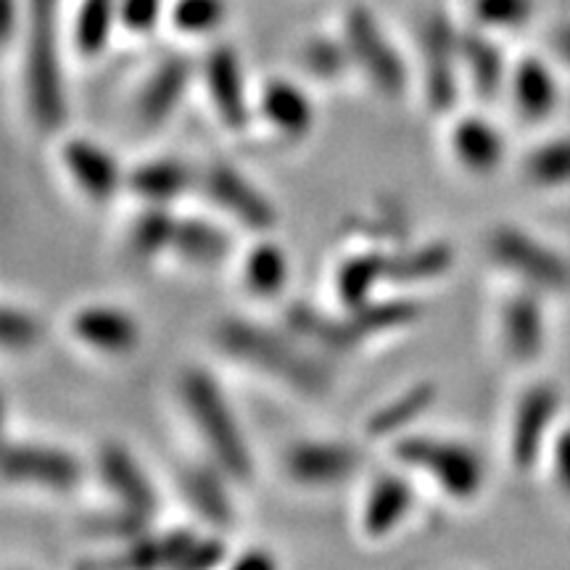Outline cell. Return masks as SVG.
Segmentation results:
<instances>
[{"label":"cell","mask_w":570,"mask_h":570,"mask_svg":"<svg viewBox=\"0 0 570 570\" xmlns=\"http://www.w3.org/2000/svg\"><path fill=\"white\" fill-rule=\"evenodd\" d=\"M24 27V0H0V38L9 48L21 38Z\"/></svg>","instance_id":"cell-43"},{"label":"cell","mask_w":570,"mask_h":570,"mask_svg":"<svg viewBox=\"0 0 570 570\" xmlns=\"http://www.w3.org/2000/svg\"><path fill=\"white\" fill-rule=\"evenodd\" d=\"M63 173L92 204H109L127 188V175L117 156L90 138H69L61 146Z\"/></svg>","instance_id":"cell-13"},{"label":"cell","mask_w":570,"mask_h":570,"mask_svg":"<svg viewBox=\"0 0 570 570\" xmlns=\"http://www.w3.org/2000/svg\"><path fill=\"white\" fill-rule=\"evenodd\" d=\"M24 101L40 130H59L67 122L59 51V0H24Z\"/></svg>","instance_id":"cell-2"},{"label":"cell","mask_w":570,"mask_h":570,"mask_svg":"<svg viewBox=\"0 0 570 570\" xmlns=\"http://www.w3.org/2000/svg\"><path fill=\"white\" fill-rule=\"evenodd\" d=\"M202 80L219 122L230 132H244L252 122V101H248L246 75L235 48L217 46L206 53Z\"/></svg>","instance_id":"cell-12"},{"label":"cell","mask_w":570,"mask_h":570,"mask_svg":"<svg viewBox=\"0 0 570 570\" xmlns=\"http://www.w3.org/2000/svg\"><path fill=\"white\" fill-rule=\"evenodd\" d=\"M119 27V0H80L71 19V42L85 59L101 56Z\"/></svg>","instance_id":"cell-30"},{"label":"cell","mask_w":570,"mask_h":570,"mask_svg":"<svg viewBox=\"0 0 570 570\" xmlns=\"http://www.w3.org/2000/svg\"><path fill=\"white\" fill-rule=\"evenodd\" d=\"M122 566L140 568V570L167 568L169 560H167V547H164V537H151V533L146 531L142 537L127 541Z\"/></svg>","instance_id":"cell-41"},{"label":"cell","mask_w":570,"mask_h":570,"mask_svg":"<svg viewBox=\"0 0 570 570\" xmlns=\"http://www.w3.org/2000/svg\"><path fill=\"white\" fill-rule=\"evenodd\" d=\"M275 566V558H269L265 550H248L240 558L233 560L235 570H269Z\"/></svg>","instance_id":"cell-45"},{"label":"cell","mask_w":570,"mask_h":570,"mask_svg":"<svg viewBox=\"0 0 570 570\" xmlns=\"http://www.w3.org/2000/svg\"><path fill=\"white\" fill-rule=\"evenodd\" d=\"M202 188L217 209H223L227 217H233L235 223L248 227V230L267 233L277 223L273 202L233 164H209L202 175Z\"/></svg>","instance_id":"cell-9"},{"label":"cell","mask_w":570,"mask_h":570,"mask_svg":"<svg viewBox=\"0 0 570 570\" xmlns=\"http://www.w3.org/2000/svg\"><path fill=\"white\" fill-rule=\"evenodd\" d=\"M389 281V256L383 252H360L341 262L336 273V296L346 312L360 309L375 298V291Z\"/></svg>","instance_id":"cell-27"},{"label":"cell","mask_w":570,"mask_h":570,"mask_svg":"<svg viewBox=\"0 0 570 570\" xmlns=\"http://www.w3.org/2000/svg\"><path fill=\"white\" fill-rule=\"evenodd\" d=\"M344 40L352 53V63L373 90L383 98H399L410 85V69L399 53L394 40L383 30L381 21L367 6H352L344 17Z\"/></svg>","instance_id":"cell-5"},{"label":"cell","mask_w":570,"mask_h":570,"mask_svg":"<svg viewBox=\"0 0 570 570\" xmlns=\"http://www.w3.org/2000/svg\"><path fill=\"white\" fill-rule=\"evenodd\" d=\"M499 336H502L504 352L515 362H523V365H529V362L544 352V309H541V302L533 294V288L510 296L502 304V312H499Z\"/></svg>","instance_id":"cell-17"},{"label":"cell","mask_w":570,"mask_h":570,"mask_svg":"<svg viewBox=\"0 0 570 570\" xmlns=\"http://www.w3.org/2000/svg\"><path fill=\"white\" fill-rule=\"evenodd\" d=\"M164 17V0H119V27L132 35H151Z\"/></svg>","instance_id":"cell-40"},{"label":"cell","mask_w":570,"mask_h":570,"mask_svg":"<svg viewBox=\"0 0 570 570\" xmlns=\"http://www.w3.org/2000/svg\"><path fill=\"white\" fill-rule=\"evenodd\" d=\"M523 175L539 188L570 185V135L539 142L523 159Z\"/></svg>","instance_id":"cell-34"},{"label":"cell","mask_w":570,"mask_h":570,"mask_svg":"<svg viewBox=\"0 0 570 570\" xmlns=\"http://www.w3.org/2000/svg\"><path fill=\"white\" fill-rule=\"evenodd\" d=\"M190 82H194V61L185 59V56L164 59L146 77V82L138 90V98H135V111H138L140 122L146 127L167 122L180 109Z\"/></svg>","instance_id":"cell-16"},{"label":"cell","mask_w":570,"mask_h":570,"mask_svg":"<svg viewBox=\"0 0 570 570\" xmlns=\"http://www.w3.org/2000/svg\"><path fill=\"white\" fill-rule=\"evenodd\" d=\"M285 325L304 338L306 344H315L323 352H352L362 344L360 331H356L352 312L344 309V315H327L323 309H315L312 304H294L285 317Z\"/></svg>","instance_id":"cell-25"},{"label":"cell","mask_w":570,"mask_h":570,"mask_svg":"<svg viewBox=\"0 0 570 570\" xmlns=\"http://www.w3.org/2000/svg\"><path fill=\"white\" fill-rule=\"evenodd\" d=\"M302 61L306 71L317 80H336L348 67H354L344 35L341 38H325V35L312 38L304 46Z\"/></svg>","instance_id":"cell-37"},{"label":"cell","mask_w":570,"mask_h":570,"mask_svg":"<svg viewBox=\"0 0 570 570\" xmlns=\"http://www.w3.org/2000/svg\"><path fill=\"white\" fill-rule=\"evenodd\" d=\"M225 541L219 537H198L194 550L188 552V558H185L183 568H190V570H206V568H214L219 566V562L225 560Z\"/></svg>","instance_id":"cell-42"},{"label":"cell","mask_w":570,"mask_h":570,"mask_svg":"<svg viewBox=\"0 0 570 570\" xmlns=\"http://www.w3.org/2000/svg\"><path fill=\"white\" fill-rule=\"evenodd\" d=\"M449 142H452V154L460 167L473 175H494L508 156L504 135L481 114H468L458 119Z\"/></svg>","instance_id":"cell-19"},{"label":"cell","mask_w":570,"mask_h":570,"mask_svg":"<svg viewBox=\"0 0 570 570\" xmlns=\"http://www.w3.org/2000/svg\"><path fill=\"white\" fill-rule=\"evenodd\" d=\"M180 399L204 446L209 449L212 462H217L233 481L252 479L254 458L248 452L244 428L217 377L202 367L185 370L180 377Z\"/></svg>","instance_id":"cell-3"},{"label":"cell","mask_w":570,"mask_h":570,"mask_svg":"<svg viewBox=\"0 0 570 570\" xmlns=\"http://www.w3.org/2000/svg\"><path fill=\"white\" fill-rule=\"evenodd\" d=\"M552 48L562 61L570 63V24H562L552 32Z\"/></svg>","instance_id":"cell-46"},{"label":"cell","mask_w":570,"mask_h":570,"mask_svg":"<svg viewBox=\"0 0 570 570\" xmlns=\"http://www.w3.org/2000/svg\"><path fill=\"white\" fill-rule=\"evenodd\" d=\"M40 336L42 327L32 312L13 304L3 306V312H0V344L6 352H27V348L38 346Z\"/></svg>","instance_id":"cell-38"},{"label":"cell","mask_w":570,"mask_h":570,"mask_svg":"<svg viewBox=\"0 0 570 570\" xmlns=\"http://www.w3.org/2000/svg\"><path fill=\"white\" fill-rule=\"evenodd\" d=\"M233 252V238L223 225L206 217H177L173 254L190 267H219Z\"/></svg>","instance_id":"cell-26"},{"label":"cell","mask_w":570,"mask_h":570,"mask_svg":"<svg viewBox=\"0 0 570 570\" xmlns=\"http://www.w3.org/2000/svg\"><path fill=\"white\" fill-rule=\"evenodd\" d=\"M354 325L362 341L383 336V333L402 331L420 320V304L412 298H383V302H370L360 309H352Z\"/></svg>","instance_id":"cell-33"},{"label":"cell","mask_w":570,"mask_h":570,"mask_svg":"<svg viewBox=\"0 0 570 570\" xmlns=\"http://www.w3.org/2000/svg\"><path fill=\"white\" fill-rule=\"evenodd\" d=\"M244 285L256 298H277L288 288L291 259L275 240H259L244 256Z\"/></svg>","instance_id":"cell-29"},{"label":"cell","mask_w":570,"mask_h":570,"mask_svg":"<svg viewBox=\"0 0 570 570\" xmlns=\"http://www.w3.org/2000/svg\"><path fill=\"white\" fill-rule=\"evenodd\" d=\"M510 96L515 111L525 122H544L550 119L560 104L558 77L537 56H525L510 71Z\"/></svg>","instance_id":"cell-21"},{"label":"cell","mask_w":570,"mask_h":570,"mask_svg":"<svg viewBox=\"0 0 570 570\" xmlns=\"http://www.w3.org/2000/svg\"><path fill=\"white\" fill-rule=\"evenodd\" d=\"M436 386L433 383H415L404 394L391 399L389 404L377 407L367 417V436L373 439H399L407 433V428L425 415L436 402Z\"/></svg>","instance_id":"cell-28"},{"label":"cell","mask_w":570,"mask_h":570,"mask_svg":"<svg viewBox=\"0 0 570 570\" xmlns=\"http://www.w3.org/2000/svg\"><path fill=\"white\" fill-rule=\"evenodd\" d=\"M177 217L169 206H146L130 227L127 235V248L130 256L140 262H151L161 254H173Z\"/></svg>","instance_id":"cell-31"},{"label":"cell","mask_w":570,"mask_h":570,"mask_svg":"<svg viewBox=\"0 0 570 570\" xmlns=\"http://www.w3.org/2000/svg\"><path fill=\"white\" fill-rule=\"evenodd\" d=\"M552 470L560 489L570 494V428H562L552 436Z\"/></svg>","instance_id":"cell-44"},{"label":"cell","mask_w":570,"mask_h":570,"mask_svg":"<svg viewBox=\"0 0 570 570\" xmlns=\"http://www.w3.org/2000/svg\"><path fill=\"white\" fill-rule=\"evenodd\" d=\"M285 473L306 489H331L360 470V452L346 441H296L285 452Z\"/></svg>","instance_id":"cell-11"},{"label":"cell","mask_w":570,"mask_h":570,"mask_svg":"<svg viewBox=\"0 0 570 570\" xmlns=\"http://www.w3.org/2000/svg\"><path fill=\"white\" fill-rule=\"evenodd\" d=\"M190 167L173 156L140 161L127 173V190L146 206H169L183 198L194 185Z\"/></svg>","instance_id":"cell-24"},{"label":"cell","mask_w":570,"mask_h":570,"mask_svg":"<svg viewBox=\"0 0 570 570\" xmlns=\"http://www.w3.org/2000/svg\"><path fill=\"white\" fill-rule=\"evenodd\" d=\"M71 333L82 346L106 356L132 354L142 341L138 320L114 304H88L77 309Z\"/></svg>","instance_id":"cell-14"},{"label":"cell","mask_w":570,"mask_h":570,"mask_svg":"<svg viewBox=\"0 0 570 570\" xmlns=\"http://www.w3.org/2000/svg\"><path fill=\"white\" fill-rule=\"evenodd\" d=\"M217 346L240 365L259 370L262 375L275 377L283 386L306 396H320L331 389V365L306 346L294 331L252 323V320L230 317L217 325Z\"/></svg>","instance_id":"cell-1"},{"label":"cell","mask_w":570,"mask_h":570,"mask_svg":"<svg viewBox=\"0 0 570 570\" xmlns=\"http://www.w3.org/2000/svg\"><path fill=\"white\" fill-rule=\"evenodd\" d=\"M227 481H233L217 462L209 465H194L183 473L180 489L185 502L194 508V512L209 525L225 529L233 523L235 518V504L227 489Z\"/></svg>","instance_id":"cell-23"},{"label":"cell","mask_w":570,"mask_h":570,"mask_svg":"<svg viewBox=\"0 0 570 570\" xmlns=\"http://www.w3.org/2000/svg\"><path fill=\"white\" fill-rule=\"evenodd\" d=\"M148 520L151 518H146V515H140V512H132V510L122 508V504H117V510L104 512V515H98L96 520H92L90 529L96 533H101V537L132 541L148 531L146 529Z\"/></svg>","instance_id":"cell-39"},{"label":"cell","mask_w":570,"mask_h":570,"mask_svg":"<svg viewBox=\"0 0 570 570\" xmlns=\"http://www.w3.org/2000/svg\"><path fill=\"white\" fill-rule=\"evenodd\" d=\"M462 48V69H465L468 85L483 101H491L510 85L508 59L502 48L489 38L487 30L473 27V30L460 32Z\"/></svg>","instance_id":"cell-22"},{"label":"cell","mask_w":570,"mask_h":570,"mask_svg":"<svg viewBox=\"0 0 570 570\" xmlns=\"http://www.w3.org/2000/svg\"><path fill=\"white\" fill-rule=\"evenodd\" d=\"M98 479L109 494L117 499V504L122 508L140 512V515L154 518L156 508H159V494H156L151 479L146 475V470L130 449L122 444H104L96 460Z\"/></svg>","instance_id":"cell-15"},{"label":"cell","mask_w":570,"mask_h":570,"mask_svg":"<svg viewBox=\"0 0 570 570\" xmlns=\"http://www.w3.org/2000/svg\"><path fill=\"white\" fill-rule=\"evenodd\" d=\"M415 494L410 481L399 473H381L370 483L365 504H362V531L370 539H386L410 515Z\"/></svg>","instance_id":"cell-20"},{"label":"cell","mask_w":570,"mask_h":570,"mask_svg":"<svg viewBox=\"0 0 570 570\" xmlns=\"http://www.w3.org/2000/svg\"><path fill=\"white\" fill-rule=\"evenodd\" d=\"M259 114L275 132L291 140L306 138L317 122V111L309 92L294 80H285V77H275L262 88Z\"/></svg>","instance_id":"cell-18"},{"label":"cell","mask_w":570,"mask_h":570,"mask_svg":"<svg viewBox=\"0 0 570 570\" xmlns=\"http://www.w3.org/2000/svg\"><path fill=\"white\" fill-rule=\"evenodd\" d=\"M537 11V0H470V17L481 30H520Z\"/></svg>","instance_id":"cell-36"},{"label":"cell","mask_w":570,"mask_h":570,"mask_svg":"<svg viewBox=\"0 0 570 570\" xmlns=\"http://www.w3.org/2000/svg\"><path fill=\"white\" fill-rule=\"evenodd\" d=\"M560 417V391L552 383H537L518 399L510 425V458L518 470L537 465L552 439V428Z\"/></svg>","instance_id":"cell-10"},{"label":"cell","mask_w":570,"mask_h":570,"mask_svg":"<svg viewBox=\"0 0 570 570\" xmlns=\"http://www.w3.org/2000/svg\"><path fill=\"white\" fill-rule=\"evenodd\" d=\"M394 458L404 468L420 470L428 479L436 481V487L458 502L479 497L487 481V468L479 452L462 441L404 433L396 439Z\"/></svg>","instance_id":"cell-4"},{"label":"cell","mask_w":570,"mask_h":570,"mask_svg":"<svg viewBox=\"0 0 570 570\" xmlns=\"http://www.w3.org/2000/svg\"><path fill=\"white\" fill-rule=\"evenodd\" d=\"M460 32L444 13H433L420 32L425 101L436 114L452 111L460 101V85L465 77Z\"/></svg>","instance_id":"cell-8"},{"label":"cell","mask_w":570,"mask_h":570,"mask_svg":"<svg viewBox=\"0 0 570 570\" xmlns=\"http://www.w3.org/2000/svg\"><path fill=\"white\" fill-rule=\"evenodd\" d=\"M454 262L452 246L444 240H431V244L410 248V252L389 256V281L391 283H428L436 281L444 273H449Z\"/></svg>","instance_id":"cell-32"},{"label":"cell","mask_w":570,"mask_h":570,"mask_svg":"<svg viewBox=\"0 0 570 570\" xmlns=\"http://www.w3.org/2000/svg\"><path fill=\"white\" fill-rule=\"evenodd\" d=\"M0 470L9 487L40 489L51 494H71L85 475L82 460L77 454L38 441H9L3 446Z\"/></svg>","instance_id":"cell-7"},{"label":"cell","mask_w":570,"mask_h":570,"mask_svg":"<svg viewBox=\"0 0 570 570\" xmlns=\"http://www.w3.org/2000/svg\"><path fill=\"white\" fill-rule=\"evenodd\" d=\"M489 254L499 267L520 277L533 291L570 288V262L566 256L520 227H497L489 238Z\"/></svg>","instance_id":"cell-6"},{"label":"cell","mask_w":570,"mask_h":570,"mask_svg":"<svg viewBox=\"0 0 570 570\" xmlns=\"http://www.w3.org/2000/svg\"><path fill=\"white\" fill-rule=\"evenodd\" d=\"M227 19V0H175L169 6V21L177 32L190 38L217 32Z\"/></svg>","instance_id":"cell-35"}]
</instances>
